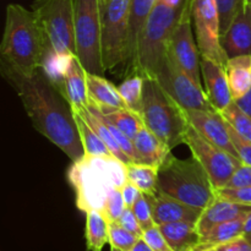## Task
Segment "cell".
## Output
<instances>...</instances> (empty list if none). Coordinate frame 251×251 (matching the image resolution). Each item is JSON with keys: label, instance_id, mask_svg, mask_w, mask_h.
Returning a JSON list of instances; mask_svg holds the SVG:
<instances>
[{"label": "cell", "instance_id": "obj_1", "mask_svg": "<svg viewBox=\"0 0 251 251\" xmlns=\"http://www.w3.org/2000/svg\"><path fill=\"white\" fill-rule=\"evenodd\" d=\"M5 80L16 91L34 129L61 150L71 162L85 156L73 108L42 69L24 75L0 65Z\"/></svg>", "mask_w": 251, "mask_h": 251}, {"label": "cell", "instance_id": "obj_2", "mask_svg": "<svg viewBox=\"0 0 251 251\" xmlns=\"http://www.w3.org/2000/svg\"><path fill=\"white\" fill-rule=\"evenodd\" d=\"M46 49V38L33 10L20 4L7 5L0 65L31 75L42 68Z\"/></svg>", "mask_w": 251, "mask_h": 251}, {"label": "cell", "instance_id": "obj_3", "mask_svg": "<svg viewBox=\"0 0 251 251\" xmlns=\"http://www.w3.org/2000/svg\"><path fill=\"white\" fill-rule=\"evenodd\" d=\"M68 180L75 191L76 207L82 212L102 211L113 188H123L127 181L126 163L115 157L83 156L73 162Z\"/></svg>", "mask_w": 251, "mask_h": 251}, {"label": "cell", "instance_id": "obj_4", "mask_svg": "<svg viewBox=\"0 0 251 251\" xmlns=\"http://www.w3.org/2000/svg\"><path fill=\"white\" fill-rule=\"evenodd\" d=\"M183 6L176 7L164 0H156L140 33L136 54L130 65L131 74H139L145 78H156L168 53L169 39Z\"/></svg>", "mask_w": 251, "mask_h": 251}, {"label": "cell", "instance_id": "obj_5", "mask_svg": "<svg viewBox=\"0 0 251 251\" xmlns=\"http://www.w3.org/2000/svg\"><path fill=\"white\" fill-rule=\"evenodd\" d=\"M158 191L202 210L216 198L215 186L200 162L195 157L176 158L172 153L159 167Z\"/></svg>", "mask_w": 251, "mask_h": 251}, {"label": "cell", "instance_id": "obj_6", "mask_svg": "<svg viewBox=\"0 0 251 251\" xmlns=\"http://www.w3.org/2000/svg\"><path fill=\"white\" fill-rule=\"evenodd\" d=\"M141 117L145 125L171 150L185 141L190 127L186 110L162 88L156 78H145Z\"/></svg>", "mask_w": 251, "mask_h": 251}, {"label": "cell", "instance_id": "obj_7", "mask_svg": "<svg viewBox=\"0 0 251 251\" xmlns=\"http://www.w3.org/2000/svg\"><path fill=\"white\" fill-rule=\"evenodd\" d=\"M76 55L86 70L104 75L102 60V11L100 0H73Z\"/></svg>", "mask_w": 251, "mask_h": 251}, {"label": "cell", "instance_id": "obj_8", "mask_svg": "<svg viewBox=\"0 0 251 251\" xmlns=\"http://www.w3.org/2000/svg\"><path fill=\"white\" fill-rule=\"evenodd\" d=\"M46 38L47 49L76 54L73 0H36L32 5Z\"/></svg>", "mask_w": 251, "mask_h": 251}, {"label": "cell", "instance_id": "obj_9", "mask_svg": "<svg viewBox=\"0 0 251 251\" xmlns=\"http://www.w3.org/2000/svg\"><path fill=\"white\" fill-rule=\"evenodd\" d=\"M131 0H108L102 10V60L104 70H113L127 60Z\"/></svg>", "mask_w": 251, "mask_h": 251}, {"label": "cell", "instance_id": "obj_10", "mask_svg": "<svg viewBox=\"0 0 251 251\" xmlns=\"http://www.w3.org/2000/svg\"><path fill=\"white\" fill-rule=\"evenodd\" d=\"M184 144L207 172L215 189L225 188L234 172L243 164L234 154L207 141L191 125L186 131Z\"/></svg>", "mask_w": 251, "mask_h": 251}, {"label": "cell", "instance_id": "obj_11", "mask_svg": "<svg viewBox=\"0 0 251 251\" xmlns=\"http://www.w3.org/2000/svg\"><path fill=\"white\" fill-rule=\"evenodd\" d=\"M168 54L198 85L203 87L201 53L193 31L191 0H185L180 16L169 39Z\"/></svg>", "mask_w": 251, "mask_h": 251}, {"label": "cell", "instance_id": "obj_12", "mask_svg": "<svg viewBox=\"0 0 251 251\" xmlns=\"http://www.w3.org/2000/svg\"><path fill=\"white\" fill-rule=\"evenodd\" d=\"M156 80L169 96L185 110H215L208 100L203 87L195 82L167 53L162 61Z\"/></svg>", "mask_w": 251, "mask_h": 251}, {"label": "cell", "instance_id": "obj_13", "mask_svg": "<svg viewBox=\"0 0 251 251\" xmlns=\"http://www.w3.org/2000/svg\"><path fill=\"white\" fill-rule=\"evenodd\" d=\"M191 12L201 56L226 66L228 58L221 43L220 12L216 0H191Z\"/></svg>", "mask_w": 251, "mask_h": 251}, {"label": "cell", "instance_id": "obj_14", "mask_svg": "<svg viewBox=\"0 0 251 251\" xmlns=\"http://www.w3.org/2000/svg\"><path fill=\"white\" fill-rule=\"evenodd\" d=\"M201 76L203 90L212 108L217 113L225 112L234 102L230 93L226 66L213 59L201 56Z\"/></svg>", "mask_w": 251, "mask_h": 251}, {"label": "cell", "instance_id": "obj_15", "mask_svg": "<svg viewBox=\"0 0 251 251\" xmlns=\"http://www.w3.org/2000/svg\"><path fill=\"white\" fill-rule=\"evenodd\" d=\"M189 123L191 126L207 141L225 151L237 156L234 146L230 140L228 124L225 118L216 110L189 109L186 110Z\"/></svg>", "mask_w": 251, "mask_h": 251}, {"label": "cell", "instance_id": "obj_16", "mask_svg": "<svg viewBox=\"0 0 251 251\" xmlns=\"http://www.w3.org/2000/svg\"><path fill=\"white\" fill-rule=\"evenodd\" d=\"M221 43L228 59L251 55V0H245L229 28L221 37Z\"/></svg>", "mask_w": 251, "mask_h": 251}, {"label": "cell", "instance_id": "obj_17", "mask_svg": "<svg viewBox=\"0 0 251 251\" xmlns=\"http://www.w3.org/2000/svg\"><path fill=\"white\" fill-rule=\"evenodd\" d=\"M58 90L73 109H82L88 105L87 70L76 54L68 59Z\"/></svg>", "mask_w": 251, "mask_h": 251}, {"label": "cell", "instance_id": "obj_18", "mask_svg": "<svg viewBox=\"0 0 251 251\" xmlns=\"http://www.w3.org/2000/svg\"><path fill=\"white\" fill-rule=\"evenodd\" d=\"M147 198L151 202L152 215L156 226L174 222L196 223L202 213V208L194 207L159 191Z\"/></svg>", "mask_w": 251, "mask_h": 251}, {"label": "cell", "instance_id": "obj_19", "mask_svg": "<svg viewBox=\"0 0 251 251\" xmlns=\"http://www.w3.org/2000/svg\"><path fill=\"white\" fill-rule=\"evenodd\" d=\"M251 212V206L233 202L226 199L216 196L212 202L202 210L200 218L196 222V228L202 237L215 226L223 222L244 217Z\"/></svg>", "mask_w": 251, "mask_h": 251}, {"label": "cell", "instance_id": "obj_20", "mask_svg": "<svg viewBox=\"0 0 251 251\" xmlns=\"http://www.w3.org/2000/svg\"><path fill=\"white\" fill-rule=\"evenodd\" d=\"M132 144L140 163L151 164L158 168L163 164L172 151L146 125H144L137 132L132 140Z\"/></svg>", "mask_w": 251, "mask_h": 251}, {"label": "cell", "instance_id": "obj_21", "mask_svg": "<svg viewBox=\"0 0 251 251\" xmlns=\"http://www.w3.org/2000/svg\"><path fill=\"white\" fill-rule=\"evenodd\" d=\"M87 92L88 103L100 109L104 108H127L120 95L119 90L110 81L100 75L87 71Z\"/></svg>", "mask_w": 251, "mask_h": 251}, {"label": "cell", "instance_id": "obj_22", "mask_svg": "<svg viewBox=\"0 0 251 251\" xmlns=\"http://www.w3.org/2000/svg\"><path fill=\"white\" fill-rule=\"evenodd\" d=\"M173 251H194L201 235L193 222H174L157 226Z\"/></svg>", "mask_w": 251, "mask_h": 251}, {"label": "cell", "instance_id": "obj_23", "mask_svg": "<svg viewBox=\"0 0 251 251\" xmlns=\"http://www.w3.org/2000/svg\"><path fill=\"white\" fill-rule=\"evenodd\" d=\"M233 100H240L251 90V55L229 58L226 64Z\"/></svg>", "mask_w": 251, "mask_h": 251}, {"label": "cell", "instance_id": "obj_24", "mask_svg": "<svg viewBox=\"0 0 251 251\" xmlns=\"http://www.w3.org/2000/svg\"><path fill=\"white\" fill-rule=\"evenodd\" d=\"M156 0H131L129 25V43H127V60L125 65L130 66L136 54L141 29L153 7Z\"/></svg>", "mask_w": 251, "mask_h": 251}, {"label": "cell", "instance_id": "obj_25", "mask_svg": "<svg viewBox=\"0 0 251 251\" xmlns=\"http://www.w3.org/2000/svg\"><path fill=\"white\" fill-rule=\"evenodd\" d=\"M247 217L248 216H244V217L228 221V222H223L221 225H217L213 228H211L206 234L201 237L200 244L194 249V251L208 249L211 247L229 242V240L234 239V238L244 235V226Z\"/></svg>", "mask_w": 251, "mask_h": 251}, {"label": "cell", "instance_id": "obj_26", "mask_svg": "<svg viewBox=\"0 0 251 251\" xmlns=\"http://www.w3.org/2000/svg\"><path fill=\"white\" fill-rule=\"evenodd\" d=\"M86 243L88 251H102L109 243V221L102 211L86 213Z\"/></svg>", "mask_w": 251, "mask_h": 251}, {"label": "cell", "instance_id": "obj_27", "mask_svg": "<svg viewBox=\"0 0 251 251\" xmlns=\"http://www.w3.org/2000/svg\"><path fill=\"white\" fill-rule=\"evenodd\" d=\"M158 167L151 164L140 162L126 163L127 180L136 185L146 196L158 193Z\"/></svg>", "mask_w": 251, "mask_h": 251}, {"label": "cell", "instance_id": "obj_28", "mask_svg": "<svg viewBox=\"0 0 251 251\" xmlns=\"http://www.w3.org/2000/svg\"><path fill=\"white\" fill-rule=\"evenodd\" d=\"M100 110L108 122L112 123L115 127H118L131 141L136 136L137 132L141 130V127L145 125L141 114L129 109V108H119V109H115V108H104V109Z\"/></svg>", "mask_w": 251, "mask_h": 251}, {"label": "cell", "instance_id": "obj_29", "mask_svg": "<svg viewBox=\"0 0 251 251\" xmlns=\"http://www.w3.org/2000/svg\"><path fill=\"white\" fill-rule=\"evenodd\" d=\"M73 113L74 117H75L76 126H77L81 144H82L86 156L105 157V158L107 157H114L110 150L107 147V145L96 134L95 130L86 122L85 118L81 115V113L76 109H73Z\"/></svg>", "mask_w": 251, "mask_h": 251}, {"label": "cell", "instance_id": "obj_30", "mask_svg": "<svg viewBox=\"0 0 251 251\" xmlns=\"http://www.w3.org/2000/svg\"><path fill=\"white\" fill-rule=\"evenodd\" d=\"M144 83L145 77H142L139 74H131L118 86V90H119L126 107L139 114H141L142 112Z\"/></svg>", "mask_w": 251, "mask_h": 251}, {"label": "cell", "instance_id": "obj_31", "mask_svg": "<svg viewBox=\"0 0 251 251\" xmlns=\"http://www.w3.org/2000/svg\"><path fill=\"white\" fill-rule=\"evenodd\" d=\"M220 114L243 139L251 142V118L238 107L237 103L233 102L225 112Z\"/></svg>", "mask_w": 251, "mask_h": 251}, {"label": "cell", "instance_id": "obj_32", "mask_svg": "<svg viewBox=\"0 0 251 251\" xmlns=\"http://www.w3.org/2000/svg\"><path fill=\"white\" fill-rule=\"evenodd\" d=\"M140 238L125 229L119 222H109V244L112 251H130Z\"/></svg>", "mask_w": 251, "mask_h": 251}, {"label": "cell", "instance_id": "obj_33", "mask_svg": "<svg viewBox=\"0 0 251 251\" xmlns=\"http://www.w3.org/2000/svg\"><path fill=\"white\" fill-rule=\"evenodd\" d=\"M125 207L126 205H125L124 198H123L122 188H113L108 195L102 212L109 222H118L122 213L124 212Z\"/></svg>", "mask_w": 251, "mask_h": 251}, {"label": "cell", "instance_id": "obj_34", "mask_svg": "<svg viewBox=\"0 0 251 251\" xmlns=\"http://www.w3.org/2000/svg\"><path fill=\"white\" fill-rule=\"evenodd\" d=\"M245 0H216L220 12L221 21V37L226 33L229 28L230 24L233 22L234 17L237 16L238 11L243 6Z\"/></svg>", "mask_w": 251, "mask_h": 251}, {"label": "cell", "instance_id": "obj_35", "mask_svg": "<svg viewBox=\"0 0 251 251\" xmlns=\"http://www.w3.org/2000/svg\"><path fill=\"white\" fill-rule=\"evenodd\" d=\"M131 208L134 211L135 216H136L137 221H139L140 226L144 229V232L156 226L153 220V215H152L151 202H150L149 198L144 193L139 196V199H137L136 202L134 203V206Z\"/></svg>", "mask_w": 251, "mask_h": 251}, {"label": "cell", "instance_id": "obj_36", "mask_svg": "<svg viewBox=\"0 0 251 251\" xmlns=\"http://www.w3.org/2000/svg\"><path fill=\"white\" fill-rule=\"evenodd\" d=\"M216 196L233 201V202L251 206V186L216 189Z\"/></svg>", "mask_w": 251, "mask_h": 251}, {"label": "cell", "instance_id": "obj_37", "mask_svg": "<svg viewBox=\"0 0 251 251\" xmlns=\"http://www.w3.org/2000/svg\"><path fill=\"white\" fill-rule=\"evenodd\" d=\"M226 122H227V120H226ZM228 130H229L230 140H232V144L233 146H234L235 152H237L238 158L242 161L243 164L251 166V142L243 139V137L240 136L229 124H228Z\"/></svg>", "mask_w": 251, "mask_h": 251}, {"label": "cell", "instance_id": "obj_38", "mask_svg": "<svg viewBox=\"0 0 251 251\" xmlns=\"http://www.w3.org/2000/svg\"><path fill=\"white\" fill-rule=\"evenodd\" d=\"M142 239L150 245V248L153 251H173L157 226L145 230Z\"/></svg>", "mask_w": 251, "mask_h": 251}, {"label": "cell", "instance_id": "obj_39", "mask_svg": "<svg viewBox=\"0 0 251 251\" xmlns=\"http://www.w3.org/2000/svg\"><path fill=\"white\" fill-rule=\"evenodd\" d=\"M201 251H251V240L247 235H240L229 242L215 245Z\"/></svg>", "mask_w": 251, "mask_h": 251}, {"label": "cell", "instance_id": "obj_40", "mask_svg": "<svg viewBox=\"0 0 251 251\" xmlns=\"http://www.w3.org/2000/svg\"><path fill=\"white\" fill-rule=\"evenodd\" d=\"M118 222H119V225L123 226L125 229L129 230L130 233L135 234L136 237L142 238V235H144V229H142L141 226H140L139 221H137L136 216H135L131 207H125L124 212L122 213V216H120V218L118 220Z\"/></svg>", "mask_w": 251, "mask_h": 251}, {"label": "cell", "instance_id": "obj_41", "mask_svg": "<svg viewBox=\"0 0 251 251\" xmlns=\"http://www.w3.org/2000/svg\"><path fill=\"white\" fill-rule=\"evenodd\" d=\"M243 186H251V166L247 164H242L234 172L225 188H243Z\"/></svg>", "mask_w": 251, "mask_h": 251}, {"label": "cell", "instance_id": "obj_42", "mask_svg": "<svg viewBox=\"0 0 251 251\" xmlns=\"http://www.w3.org/2000/svg\"><path fill=\"white\" fill-rule=\"evenodd\" d=\"M122 193H123V198H124L126 207H132L134 203L136 202L137 199H139V196L142 194V191L140 190L136 185H134V184L130 183V181L127 180L126 183L123 185Z\"/></svg>", "mask_w": 251, "mask_h": 251}, {"label": "cell", "instance_id": "obj_43", "mask_svg": "<svg viewBox=\"0 0 251 251\" xmlns=\"http://www.w3.org/2000/svg\"><path fill=\"white\" fill-rule=\"evenodd\" d=\"M234 102L237 103L238 107H239L245 114H248L251 118V90L244 96V97H242L240 100H234Z\"/></svg>", "mask_w": 251, "mask_h": 251}, {"label": "cell", "instance_id": "obj_44", "mask_svg": "<svg viewBox=\"0 0 251 251\" xmlns=\"http://www.w3.org/2000/svg\"><path fill=\"white\" fill-rule=\"evenodd\" d=\"M130 251H153V250L150 248V245L147 244V243L145 242L142 238H140V239L137 240L136 244H135V247L132 248V249Z\"/></svg>", "mask_w": 251, "mask_h": 251}, {"label": "cell", "instance_id": "obj_45", "mask_svg": "<svg viewBox=\"0 0 251 251\" xmlns=\"http://www.w3.org/2000/svg\"><path fill=\"white\" fill-rule=\"evenodd\" d=\"M244 235L250 237L251 235V212L248 215L247 220H245V226H244Z\"/></svg>", "mask_w": 251, "mask_h": 251}, {"label": "cell", "instance_id": "obj_46", "mask_svg": "<svg viewBox=\"0 0 251 251\" xmlns=\"http://www.w3.org/2000/svg\"><path fill=\"white\" fill-rule=\"evenodd\" d=\"M108 2V0H100V11H102L103 9H104L105 4Z\"/></svg>", "mask_w": 251, "mask_h": 251}, {"label": "cell", "instance_id": "obj_47", "mask_svg": "<svg viewBox=\"0 0 251 251\" xmlns=\"http://www.w3.org/2000/svg\"><path fill=\"white\" fill-rule=\"evenodd\" d=\"M248 238H249V239H250V240H251V235H250V237H248Z\"/></svg>", "mask_w": 251, "mask_h": 251}]
</instances>
